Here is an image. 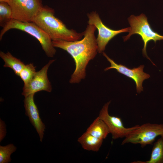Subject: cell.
I'll return each mask as SVG.
<instances>
[{
	"mask_svg": "<svg viewBox=\"0 0 163 163\" xmlns=\"http://www.w3.org/2000/svg\"><path fill=\"white\" fill-rule=\"evenodd\" d=\"M8 0H0V2H5L8 3Z\"/></svg>",
	"mask_w": 163,
	"mask_h": 163,
	"instance_id": "20",
	"label": "cell"
},
{
	"mask_svg": "<svg viewBox=\"0 0 163 163\" xmlns=\"http://www.w3.org/2000/svg\"><path fill=\"white\" fill-rule=\"evenodd\" d=\"M53 9L43 6L34 18L33 22L41 28L52 40H61L72 41L80 40L84 32L78 33L67 28L60 20L54 16Z\"/></svg>",
	"mask_w": 163,
	"mask_h": 163,
	"instance_id": "2",
	"label": "cell"
},
{
	"mask_svg": "<svg viewBox=\"0 0 163 163\" xmlns=\"http://www.w3.org/2000/svg\"><path fill=\"white\" fill-rule=\"evenodd\" d=\"M0 142L3 140L5 136L6 133V129L4 122L0 119Z\"/></svg>",
	"mask_w": 163,
	"mask_h": 163,
	"instance_id": "19",
	"label": "cell"
},
{
	"mask_svg": "<svg viewBox=\"0 0 163 163\" xmlns=\"http://www.w3.org/2000/svg\"><path fill=\"white\" fill-rule=\"evenodd\" d=\"M36 67L33 63L25 65L21 71L19 76L24 82V84L29 82L36 72Z\"/></svg>",
	"mask_w": 163,
	"mask_h": 163,
	"instance_id": "17",
	"label": "cell"
},
{
	"mask_svg": "<svg viewBox=\"0 0 163 163\" xmlns=\"http://www.w3.org/2000/svg\"><path fill=\"white\" fill-rule=\"evenodd\" d=\"M34 94H31L25 97L24 102L25 114L29 117L30 122L39 135L40 141L42 142L46 126L40 117L38 109L34 102Z\"/></svg>",
	"mask_w": 163,
	"mask_h": 163,
	"instance_id": "11",
	"label": "cell"
},
{
	"mask_svg": "<svg viewBox=\"0 0 163 163\" xmlns=\"http://www.w3.org/2000/svg\"><path fill=\"white\" fill-rule=\"evenodd\" d=\"M0 56L5 62L3 66L11 69L15 74L19 76V74L25 65L20 59L13 56L8 52H0Z\"/></svg>",
	"mask_w": 163,
	"mask_h": 163,
	"instance_id": "14",
	"label": "cell"
},
{
	"mask_svg": "<svg viewBox=\"0 0 163 163\" xmlns=\"http://www.w3.org/2000/svg\"><path fill=\"white\" fill-rule=\"evenodd\" d=\"M88 24L94 25L98 31L96 41L97 52L99 53L103 52L109 41L117 35L123 32H129L130 27L119 30H113L106 26L102 22L98 14L93 11L87 14Z\"/></svg>",
	"mask_w": 163,
	"mask_h": 163,
	"instance_id": "7",
	"label": "cell"
},
{
	"mask_svg": "<svg viewBox=\"0 0 163 163\" xmlns=\"http://www.w3.org/2000/svg\"><path fill=\"white\" fill-rule=\"evenodd\" d=\"M94 25L88 24L81 40L69 41L61 40H52L53 46L67 52L73 58L75 65V70L69 81L71 84L78 83L86 76V68L89 61L96 55L98 47Z\"/></svg>",
	"mask_w": 163,
	"mask_h": 163,
	"instance_id": "1",
	"label": "cell"
},
{
	"mask_svg": "<svg viewBox=\"0 0 163 163\" xmlns=\"http://www.w3.org/2000/svg\"><path fill=\"white\" fill-rule=\"evenodd\" d=\"M17 148L12 144L4 146L0 145V163H8L11 161V155Z\"/></svg>",
	"mask_w": 163,
	"mask_h": 163,
	"instance_id": "18",
	"label": "cell"
},
{
	"mask_svg": "<svg viewBox=\"0 0 163 163\" xmlns=\"http://www.w3.org/2000/svg\"><path fill=\"white\" fill-rule=\"evenodd\" d=\"M92 135L104 140L110 132L105 122L98 116L88 128L86 131Z\"/></svg>",
	"mask_w": 163,
	"mask_h": 163,
	"instance_id": "13",
	"label": "cell"
},
{
	"mask_svg": "<svg viewBox=\"0 0 163 163\" xmlns=\"http://www.w3.org/2000/svg\"><path fill=\"white\" fill-rule=\"evenodd\" d=\"M55 61L50 60L39 71L37 72L32 79L24 84L22 94L25 97L36 92L43 91L50 92L52 87L47 76V72L50 65Z\"/></svg>",
	"mask_w": 163,
	"mask_h": 163,
	"instance_id": "9",
	"label": "cell"
},
{
	"mask_svg": "<svg viewBox=\"0 0 163 163\" xmlns=\"http://www.w3.org/2000/svg\"><path fill=\"white\" fill-rule=\"evenodd\" d=\"M128 20L130 27L129 34L123 37L124 41L129 39L133 34H138L144 43L143 54L151 61L147 54L146 48L148 43L151 40L155 43L157 41L163 40V36L153 31L148 22L147 18L143 13L138 16L132 15Z\"/></svg>",
	"mask_w": 163,
	"mask_h": 163,
	"instance_id": "4",
	"label": "cell"
},
{
	"mask_svg": "<svg viewBox=\"0 0 163 163\" xmlns=\"http://www.w3.org/2000/svg\"><path fill=\"white\" fill-rule=\"evenodd\" d=\"M11 29L19 30L27 33L35 38L40 44L46 55L53 57L56 50L53 46L52 40L41 28L33 22H24L12 19L1 30L0 40L5 34Z\"/></svg>",
	"mask_w": 163,
	"mask_h": 163,
	"instance_id": "3",
	"label": "cell"
},
{
	"mask_svg": "<svg viewBox=\"0 0 163 163\" xmlns=\"http://www.w3.org/2000/svg\"><path fill=\"white\" fill-rule=\"evenodd\" d=\"M131 163H163V136L154 143L149 160L134 161Z\"/></svg>",
	"mask_w": 163,
	"mask_h": 163,
	"instance_id": "15",
	"label": "cell"
},
{
	"mask_svg": "<svg viewBox=\"0 0 163 163\" xmlns=\"http://www.w3.org/2000/svg\"><path fill=\"white\" fill-rule=\"evenodd\" d=\"M11 9L8 3L0 2V26L3 27L12 19Z\"/></svg>",
	"mask_w": 163,
	"mask_h": 163,
	"instance_id": "16",
	"label": "cell"
},
{
	"mask_svg": "<svg viewBox=\"0 0 163 163\" xmlns=\"http://www.w3.org/2000/svg\"><path fill=\"white\" fill-rule=\"evenodd\" d=\"M12 18L24 22H33L43 7L41 0H8Z\"/></svg>",
	"mask_w": 163,
	"mask_h": 163,
	"instance_id": "6",
	"label": "cell"
},
{
	"mask_svg": "<svg viewBox=\"0 0 163 163\" xmlns=\"http://www.w3.org/2000/svg\"><path fill=\"white\" fill-rule=\"evenodd\" d=\"M103 140L85 132L78 138L77 141L84 150L97 152L102 145Z\"/></svg>",
	"mask_w": 163,
	"mask_h": 163,
	"instance_id": "12",
	"label": "cell"
},
{
	"mask_svg": "<svg viewBox=\"0 0 163 163\" xmlns=\"http://www.w3.org/2000/svg\"><path fill=\"white\" fill-rule=\"evenodd\" d=\"M110 103V101H109L104 105L99 112L98 117L107 126L113 139L125 138L139 125L130 128L125 127L120 118L109 114L108 109Z\"/></svg>",
	"mask_w": 163,
	"mask_h": 163,
	"instance_id": "8",
	"label": "cell"
},
{
	"mask_svg": "<svg viewBox=\"0 0 163 163\" xmlns=\"http://www.w3.org/2000/svg\"><path fill=\"white\" fill-rule=\"evenodd\" d=\"M102 53L103 56L106 58L111 65L110 66L107 67L104 69L105 71L111 69H116L118 72L130 78L134 81L136 84L137 92L139 93L143 91L142 85L143 81L150 77L149 75L143 72L144 65H141L138 67L130 69L124 65L117 63L110 58L104 52Z\"/></svg>",
	"mask_w": 163,
	"mask_h": 163,
	"instance_id": "10",
	"label": "cell"
},
{
	"mask_svg": "<svg viewBox=\"0 0 163 163\" xmlns=\"http://www.w3.org/2000/svg\"><path fill=\"white\" fill-rule=\"evenodd\" d=\"M163 136V124L146 123L131 132L122 142L121 145L130 143L140 144L142 148L152 145L156 138Z\"/></svg>",
	"mask_w": 163,
	"mask_h": 163,
	"instance_id": "5",
	"label": "cell"
}]
</instances>
